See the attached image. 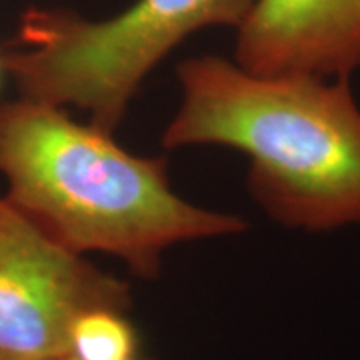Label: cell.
Segmentation results:
<instances>
[{"instance_id":"9","label":"cell","mask_w":360,"mask_h":360,"mask_svg":"<svg viewBox=\"0 0 360 360\" xmlns=\"http://www.w3.org/2000/svg\"><path fill=\"white\" fill-rule=\"evenodd\" d=\"M129 360H139V359H135V357H134V359H129Z\"/></svg>"},{"instance_id":"6","label":"cell","mask_w":360,"mask_h":360,"mask_svg":"<svg viewBox=\"0 0 360 360\" xmlns=\"http://www.w3.org/2000/svg\"><path fill=\"white\" fill-rule=\"evenodd\" d=\"M139 350V335L124 312L90 310L70 330V357L75 360H129Z\"/></svg>"},{"instance_id":"2","label":"cell","mask_w":360,"mask_h":360,"mask_svg":"<svg viewBox=\"0 0 360 360\" xmlns=\"http://www.w3.org/2000/svg\"><path fill=\"white\" fill-rule=\"evenodd\" d=\"M0 174L6 199L49 237L75 254L112 255L146 281L172 247L249 229L240 215L182 199L164 157L130 154L110 132L29 98L0 103Z\"/></svg>"},{"instance_id":"7","label":"cell","mask_w":360,"mask_h":360,"mask_svg":"<svg viewBox=\"0 0 360 360\" xmlns=\"http://www.w3.org/2000/svg\"><path fill=\"white\" fill-rule=\"evenodd\" d=\"M4 74H6V69H4V62H2V51H0V85H2Z\"/></svg>"},{"instance_id":"3","label":"cell","mask_w":360,"mask_h":360,"mask_svg":"<svg viewBox=\"0 0 360 360\" xmlns=\"http://www.w3.org/2000/svg\"><path fill=\"white\" fill-rule=\"evenodd\" d=\"M254 0H134L103 20L30 7L2 51L22 98L77 107L114 134L147 75L184 40L210 27L237 29Z\"/></svg>"},{"instance_id":"5","label":"cell","mask_w":360,"mask_h":360,"mask_svg":"<svg viewBox=\"0 0 360 360\" xmlns=\"http://www.w3.org/2000/svg\"><path fill=\"white\" fill-rule=\"evenodd\" d=\"M236 57L260 75L349 79L360 67V0H254Z\"/></svg>"},{"instance_id":"1","label":"cell","mask_w":360,"mask_h":360,"mask_svg":"<svg viewBox=\"0 0 360 360\" xmlns=\"http://www.w3.org/2000/svg\"><path fill=\"white\" fill-rule=\"evenodd\" d=\"M177 80L164 148L242 152L252 199L292 231L360 227V107L349 79L260 75L204 53L180 62Z\"/></svg>"},{"instance_id":"4","label":"cell","mask_w":360,"mask_h":360,"mask_svg":"<svg viewBox=\"0 0 360 360\" xmlns=\"http://www.w3.org/2000/svg\"><path fill=\"white\" fill-rule=\"evenodd\" d=\"M132 309L125 281L103 272L0 197V360L70 355V330L90 310Z\"/></svg>"},{"instance_id":"8","label":"cell","mask_w":360,"mask_h":360,"mask_svg":"<svg viewBox=\"0 0 360 360\" xmlns=\"http://www.w3.org/2000/svg\"><path fill=\"white\" fill-rule=\"evenodd\" d=\"M56 360H75V359H72L70 355H67V357H62V359H56Z\"/></svg>"}]
</instances>
